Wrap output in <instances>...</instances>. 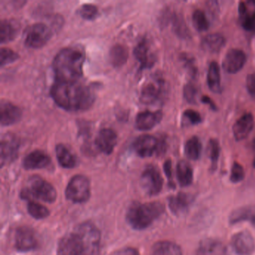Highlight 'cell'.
Masks as SVG:
<instances>
[{"label": "cell", "instance_id": "obj_25", "mask_svg": "<svg viewBox=\"0 0 255 255\" xmlns=\"http://www.w3.org/2000/svg\"><path fill=\"white\" fill-rule=\"evenodd\" d=\"M20 26L18 22L14 19H5L0 23V41L8 43L17 37Z\"/></svg>", "mask_w": 255, "mask_h": 255}, {"label": "cell", "instance_id": "obj_30", "mask_svg": "<svg viewBox=\"0 0 255 255\" xmlns=\"http://www.w3.org/2000/svg\"><path fill=\"white\" fill-rule=\"evenodd\" d=\"M172 25V29L175 35L181 39H189L191 38V32L186 25L184 17L182 14L173 13L168 16Z\"/></svg>", "mask_w": 255, "mask_h": 255}, {"label": "cell", "instance_id": "obj_44", "mask_svg": "<svg viewBox=\"0 0 255 255\" xmlns=\"http://www.w3.org/2000/svg\"><path fill=\"white\" fill-rule=\"evenodd\" d=\"M246 89L252 98L255 99V74H250L246 77Z\"/></svg>", "mask_w": 255, "mask_h": 255}, {"label": "cell", "instance_id": "obj_42", "mask_svg": "<svg viewBox=\"0 0 255 255\" xmlns=\"http://www.w3.org/2000/svg\"><path fill=\"white\" fill-rule=\"evenodd\" d=\"M79 14L83 19L92 20L98 17V9L92 4H84L79 9Z\"/></svg>", "mask_w": 255, "mask_h": 255}, {"label": "cell", "instance_id": "obj_43", "mask_svg": "<svg viewBox=\"0 0 255 255\" xmlns=\"http://www.w3.org/2000/svg\"><path fill=\"white\" fill-rule=\"evenodd\" d=\"M246 173L243 165H240L239 162H234L231 167V176L230 180L232 183H238L244 180Z\"/></svg>", "mask_w": 255, "mask_h": 255}, {"label": "cell", "instance_id": "obj_45", "mask_svg": "<svg viewBox=\"0 0 255 255\" xmlns=\"http://www.w3.org/2000/svg\"><path fill=\"white\" fill-rule=\"evenodd\" d=\"M163 168L165 175H166L167 178H168L169 186H174L172 177V164H171V161L170 159L165 161V163H164Z\"/></svg>", "mask_w": 255, "mask_h": 255}, {"label": "cell", "instance_id": "obj_40", "mask_svg": "<svg viewBox=\"0 0 255 255\" xmlns=\"http://www.w3.org/2000/svg\"><path fill=\"white\" fill-rule=\"evenodd\" d=\"M183 98L189 104H197L198 89L195 84L191 83H186L183 87Z\"/></svg>", "mask_w": 255, "mask_h": 255}, {"label": "cell", "instance_id": "obj_12", "mask_svg": "<svg viewBox=\"0 0 255 255\" xmlns=\"http://www.w3.org/2000/svg\"><path fill=\"white\" fill-rule=\"evenodd\" d=\"M246 61L247 56L243 50L231 49L227 52L222 61V68L228 74H237L243 69L246 65Z\"/></svg>", "mask_w": 255, "mask_h": 255}, {"label": "cell", "instance_id": "obj_23", "mask_svg": "<svg viewBox=\"0 0 255 255\" xmlns=\"http://www.w3.org/2000/svg\"><path fill=\"white\" fill-rule=\"evenodd\" d=\"M1 113V125L2 126H9L14 125L20 120L22 111L18 107L7 101H2L0 106Z\"/></svg>", "mask_w": 255, "mask_h": 255}, {"label": "cell", "instance_id": "obj_37", "mask_svg": "<svg viewBox=\"0 0 255 255\" xmlns=\"http://www.w3.org/2000/svg\"><path fill=\"white\" fill-rule=\"evenodd\" d=\"M27 210L29 214L35 219H43L50 215V211L47 207L33 201L28 203Z\"/></svg>", "mask_w": 255, "mask_h": 255}, {"label": "cell", "instance_id": "obj_7", "mask_svg": "<svg viewBox=\"0 0 255 255\" xmlns=\"http://www.w3.org/2000/svg\"><path fill=\"white\" fill-rule=\"evenodd\" d=\"M168 92L165 80L159 76H155L146 83L141 90L140 100L144 104H155L165 100Z\"/></svg>", "mask_w": 255, "mask_h": 255}, {"label": "cell", "instance_id": "obj_38", "mask_svg": "<svg viewBox=\"0 0 255 255\" xmlns=\"http://www.w3.org/2000/svg\"><path fill=\"white\" fill-rule=\"evenodd\" d=\"M180 60L183 62L186 71L189 73V75L193 78H196L198 77V70L195 63V59L192 56L186 53H182L180 56Z\"/></svg>", "mask_w": 255, "mask_h": 255}, {"label": "cell", "instance_id": "obj_31", "mask_svg": "<svg viewBox=\"0 0 255 255\" xmlns=\"http://www.w3.org/2000/svg\"><path fill=\"white\" fill-rule=\"evenodd\" d=\"M151 255H183L181 248L170 241L158 242L153 246Z\"/></svg>", "mask_w": 255, "mask_h": 255}, {"label": "cell", "instance_id": "obj_27", "mask_svg": "<svg viewBox=\"0 0 255 255\" xmlns=\"http://www.w3.org/2000/svg\"><path fill=\"white\" fill-rule=\"evenodd\" d=\"M242 222H249L255 225V209L252 207H242L231 212L229 216L230 225Z\"/></svg>", "mask_w": 255, "mask_h": 255}, {"label": "cell", "instance_id": "obj_34", "mask_svg": "<svg viewBox=\"0 0 255 255\" xmlns=\"http://www.w3.org/2000/svg\"><path fill=\"white\" fill-rule=\"evenodd\" d=\"M128 49L122 44L113 46L110 50V58L112 64L115 67H121L125 65L128 59Z\"/></svg>", "mask_w": 255, "mask_h": 255}, {"label": "cell", "instance_id": "obj_2", "mask_svg": "<svg viewBox=\"0 0 255 255\" xmlns=\"http://www.w3.org/2000/svg\"><path fill=\"white\" fill-rule=\"evenodd\" d=\"M85 54L78 48L62 49L55 56L53 68L56 81L77 82L83 76Z\"/></svg>", "mask_w": 255, "mask_h": 255}, {"label": "cell", "instance_id": "obj_11", "mask_svg": "<svg viewBox=\"0 0 255 255\" xmlns=\"http://www.w3.org/2000/svg\"><path fill=\"white\" fill-rule=\"evenodd\" d=\"M14 246L20 252L35 250L38 247V241L35 231L29 227L17 228L14 237Z\"/></svg>", "mask_w": 255, "mask_h": 255}, {"label": "cell", "instance_id": "obj_8", "mask_svg": "<svg viewBox=\"0 0 255 255\" xmlns=\"http://www.w3.org/2000/svg\"><path fill=\"white\" fill-rule=\"evenodd\" d=\"M90 182L86 176L75 175L68 183L65 190L67 199L74 203L86 202L90 198Z\"/></svg>", "mask_w": 255, "mask_h": 255}, {"label": "cell", "instance_id": "obj_21", "mask_svg": "<svg viewBox=\"0 0 255 255\" xmlns=\"http://www.w3.org/2000/svg\"><path fill=\"white\" fill-rule=\"evenodd\" d=\"M51 162L49 155L41 150L31 152L23 159V166L26 170L41 169L48 166Z\"/></svg>", "mask_w": 255, "mask_h": 255}, {"label": "cell", "instance_id": "obj_20", "mask_svg": "<svg viewBox=\"0 0 255 255\" xmlns=\"http://www.w3.org/2000/svg\"><path fill=\"white\" fill-rule=\"evenodd\" d=\"M194 201L193 195L185 192H179L168 198V207L174 215H181L189 210Z\"/></svg>", "mask_w": 255, "mask_h": 255}, {"label": "cell", "instance_id": "obj_17", "mask_svg": "<svg viewBox=\"0 0 255 255\" xmlns=\"http://www.w3.org/2000/svg\"><path fill=\"white\" fill-rule=\"evenodd\" d=\"M255 127V119L252 113H246L242 116L233 126V134L236 141L246 139L252 132Z\"/></svg>", "mask_w": 255, "mask_h": 255}, {"label": "cell", "instance_id": "obj_46", "mask_svg": "<svg viewBox=\"0 0 255 255\" xmlns=\"http://www.w3.org/2000/svg\"><path fill=\"white\" fill-rule=\"evenodd\" d=\"M116 255H139L138 250L134 248H126L119 251Z\"/></svg>", "mask_w": 255, "mask_h": 255}, {"label": "cell", "instance_id": "obj_10", "mask_svg": "<svg viewBox=\"0 0 255 255\" xmlns=\"http://www.w3.org/2000/svg\"><path fill=\"white\" fill-rule=\"evenodd\" d=\"M141 188L148 195H156L162 191L163 179L157 167L149 165L144 168L141 176Z\"/></svg>", "mask_w": 255, "mask_h": 255}, {"label": "cell", "instance_id": "obj_39", "mask_svg": "<svg viewBox=\"0 0 255 255\" xmlns=\"http://www.w3.org/2000/svg\"><path fill=\"white\" fill-rule=\"evenodd\" d=\"M202 122L201 115L199 113L193 110H186L183 112L182 122L183 125H199Z\"/></svg>", "mask_w": 255, "mask_h": 255}, {"label": "cell", "instance_id": "obj_15", "mask_svg": "<svg viewBox=\"0 0 255 255\" xmlns=\"http://www.w3.org/2000/svg\"><path fill=\"white\" fill-rule=\"evenodd\" d=\"M231 246L239 255H251L255 250V242L249 231L237 233L231 239Z\"/></svg>", "mask_w": 255, "mask_h": 255}, {"label": "cell", "instance_id": "obj_33", "mask_svg": "<svg viewBox=\"0 0 255 255\" xmlns=\"http://www.w3.org/2000/svg\"><path fill=\"white\" fill-rule=\"evenodd\" d=\"M202 150V144L198 136H192L185 143L184 153L188 159L196 161L199 159Z\"/></svg>", "mask_w": 255, "mask_h": 255}, {"label": "cell", "instance_id": "obj_26", "mask_svg": "<svg viewBox=\"0 0 255 255\" xmlns=\"http://www.w3.org/2000/svg\"><path fill=\"white\" fill-rule=\"evenodd\" d=\"M225 45V38L218 33L209 34L201 40V48L210 53H217Z\"/></svg>", "mask_w": 255, "mask_h": 255}, {"label": "cell", "instance_id": "obj_47", "mask_svg": "<svg viewBox=\"0 0 255 255\" xmlns=\"http://www.w3.org/2000/svg\"><path fill=\"white\" fill-rule=\"evenodd\" d=\"M201 102L204 104H207L212 110H214V111H217V107H216V104L213 102V100L210 98V97L206 96V95H204V96L201 97Z\"/></svg>", "mask_w": 255, "mask_h": 255}, {"label": "cell", "instance_id": "obj_24", "mask_svg": "<svg viewBox=\"0 0 255 255\" xmlns=\"http://www.w3.org/2000/svg\"><path fill=\"white\" fill-rule=\"evenodd\" d=\"M255 2H254L252 8L249 5V2H240L239 3V17L241 26L243 29L249 32L255 31Z\"/></svg>", "mask_w": 255, "mask_h": 255}, {"label": "cell", "instance_id": "obj_16", "mask_svg": "<svg viewBox=\"0 0 255 255\" xmlns=\"http://www.w3.org/2000/svg\"><path fill=\"white\" fill-rule=\"evenodd\" d=\"M134 56L138 61L141 69L151 68L156 62L155 55L150 49V44L143 38L134 49Z\"/></svg>", "mask_w": 255, "mask_h": 255}, {"label": "cell", "instance_id": "obj_3", "mask_svg": "<svg viewBox=\"0 0 255 255\" xmlns=\"http://www.w3.org/2000/svg\"><path fill=\"white\" fill-rule=\"evenodd\" d=\"M165 212V207L162 203L133 202L128 209L127 221L133 229L141 231L150 227L156 219Z\"/></svg>", "mask_w": 255, "mask_h": 255}, {"label": "cell", "instance_id": "obj_5", "mask_svg": "<svg viewBox=\"0 0 255 255\" xmlns=\"http://www.w3.org/2000/svg\"><path fill=\"white\" fill-rule=\"evenodd\" d=\"M76 232L83 243V255H100L101 234L91 222H85L77 227Z\"/></svg>", "mask_w": 255, "mask_h": 255}, {"label": "cell", "instance_id": "obj_14", "mask_svg": "<svg viewBox=\"0 0 255 255\" xmlns=\"http://www.w3.org/2000/svg\"><path fill=\"white\" fill-rule=\"evenodd\" d=\"M81 238L77 232L67 234L58 245L57 255H83Z\"/></svg>", "mask_w": 255, "mask_h": 255}, {"label": "cell", "instance_id": "obj_28", "mask_svg": "<svg viewBox=\"0 0 255 255\" xmlns=\"http://www.w3.org/2000/svg\"><path fill=\"white\" fill-rule=\"evenodd\" d=\"M177 181L181 187L190 186L193 181V169L189 162L180 160L176 168Z\"/></svg>", "mask_w": 255, "mask_h": 255}, {"label": "cell", "instance_id": "obj_4", "mask_svg": "<svg viewBox=\"0 0 255 255\" xmlns=\"http://www.w3.org/2000/svg\"><path fill=\"white\" fill-rule=\"evenodd\" d=\"M22 199L33 201L40 200L47 203L56 201L57 193L53 185L38 176H33L28 180L26 186L20 192Z\"/></svg>", "mask_w": 255, "mask_h": 255}, {"label": "cell", "instance_id": "obj_41", "mask_svg": "<svg viewBox=\"0 0 255 255\" xmlns=\"http://www.w3.org/2000/svg\"><path fill=\"white\" fill-rule=\"evenodd\" d=\"M18 58L19 55L11 49L2 47L0 50V65L2 67L15 62Z\"/></svg>", "mask_w": 255, "mask_h": 255}, {"label": "cell", "instance_id": "obj_1", "mask_svg": "<svg viewBox=\"0 0 255 255\" xmlns=\"http://www.w3.org/2000/svg\"><path fill=\"white\" fill-rule=\"evenodd\" d=\"M50 95L56 104L67 111L87 110L95 101L90 89L78 81H56L52 86Z\"/></svg>", "mask_w": 255, "mask_h": 255}, {"label": "cell", "instance_id": "obj_29", "mask_svg": "<svg viewBox=\"0 0 255 255\" xmlns=\"http://www.w3.org/2000/svg\"><path fill=\"white\" fill-rule=\"evenodd\" d=\"M207 80L209 89L211 92L216 94L222 92L220 68L217 62H212L210 64L208 72H207Z\"/></svg>", "mask_w": 255, "mask_h": 255}, {"label": "cell", "instance_id": "obj_22", "mask_svg": "<svg viewBox=\"0 0 255 255\" xmlns=\"http://www.w3.org/2000/svg\"><path fill=\"white\" fill-rule=\"evenodd\" d=\"M162 111H144L138 113L135 119V126L140 130H149L158 125L162 119Z\"/></svg>", "mask_w": 255, "mask_h": 255}, {"label": "cell", "instance_id": "obj_36", "mask_svg": "<svg viewBox=\"0 0 255 255\" xmlns=\"http://www.w3.org/2000/svg\"><path fill=\"white\" fill-rule=\"evenodd\" d=\"M192 20L194 27L198 32H205L210 28V22L202 10H195L192 14Z\"/></svg>", "mask_w": 255, "mask_h": 255}, {"label": "cell", "instance_id": "obj_32", "mask_svg": "<svg viewBox=\"0 0 255 255\" xmlns=\"http://www.w3.org/2000/svg\"><path fill=\"white\" fill-rule=\"evenodd\" d=\"M56 157L61 166L73 168L77 165V159L64 144H59L56 147Z\"/></svg>", "mask_w": 255, "mask_h": 255}, {"label": "cell", "instance_id": "obj_18", "mask_svg": "<svg viewBox=\"0 0 255 255\" xmlns=\"http://www.w3.org/2000/svg\"><path fill=\"white\" fill-rule=\"evenodd\" d=\"M195 255H228V249L220 240L204 239L200 242Z\"/></svg>", "mask_w": 255, "mask_h": 255}, {"label": "cell", "instance_id": "obj_19", "mask_svg": "<svg viewBox=\"0 0 255 255\" xmlns=\"http://www.w3.org/2000/svg\"><path fill=\"white\" fill-rule=\"evenodd\" d=\"M118 137L116 132L110 128L101 129L95 140L97 148L105 154H110L117 144Z\"/></svg>", "mask_w": 255, "mask_h": 255}, {"label": "cell", "instance_id": "obj_9", "mask_svg": "<svg viewBox=\"0 0 255 255\" xmlns=\"http://www.w3.org/2000/svg\"><path fill=\"white\" fill-rule=\"evenodd\" d=\"M52 35L50 28L44 23L31 25L24 32L25 45L30 48H40L48 42Z\"/></svg>", "mask_w": 255, "mask_h": 255}, {"label": "cell", "instance_id": "obj_13", "mask_svg": "<svg viewBox=\"0 0 255 255\" xmlns=\"http://www.w3.org/2000/svg\"><path fill=\"white\" fill-rule=\"evenodd\" d=\"M20 141L14 134H5L1 141V165L13 162L18 155Z\"/></svg>", "mask_w": 255, "mask_h": 255}, {"label": "cell", "instance_id": "obj_6", "mask_svg": "<svg viewBox=\"0 0 255 255\" xmlns=\"http://www.w3.org/2000/svg\"><path fill=\"white\" fill-rule=\"evenodd\" d=\"M133 149L141 157H150L153 155L162 156L166 151L167 144L165 140L158 139L153 135H140L134 141Z\"/></svg>", "mask_w": 255, "mask_h": 255}, {"label": "cell", "instance_id": "obj_35", "mask_svg": "<svg viewBox=\"0 0 255 255\" xmlns=\"http://www.w3.org/2000/svg\"><path fill=\"white\" fill-rule=\"evenodd\" d=\"M220 152L221 147L219 141L216 138L210 139L207 144V155L211 162L212 171H215L217 168Z\"/></svg>", "mask_w": 255, "mask_h": 255}]
</instances>
